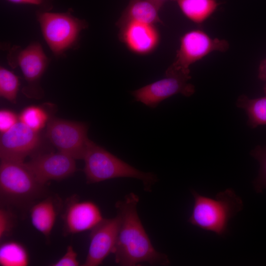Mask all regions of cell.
<instances>
[{"label":"cell","mask_w":266,"mask_h":266,"mask_svg":"<svg viewBox=\"0 0 266 266\" xmlns=\"http://www.w3.org/2000/svg\"><path fill=\"white\" fill-rule=\"evenodd\" d=\"M38 132L18 121L7 131L1 133L0 160L24 162L40 143Z\"/></svg>","instance_id":"8"},{"label":"cell","mask_w":266,"mask_h":266,"mask_svg":"<svg viewBox=\"0 0 266 266\" xmlns=\"http://www.w3.org/2000/svg\"><path fill=\"white\" fill-rule=\"evenodd\" d=\"M18 122V117L13 112L7 109L0 111V132L2 133L13 127Z\"/></svg>","instance_id":"24"},{"label":"cell","mask_w":266,"mask_h":266,"mask_svg":"<svg viewBox=\"0 0 266 266\" xmlns=\"http://www.w3.org/2000/svg\"><path fill=\"white\" fill-rule=\"evenodd\" d=\"M155 4L160 9L168 0H148Z\"/></svg>","instance_id":"28"},{"label":"cell","mask_w":266,"mask_h":266,"mask_svg":"<svg viewBox=\"0 0 266 266\" xmlns=\"http://www.w3.org/2000/svg\"><path fill=\"white\" fill-rule=\"evenodd\" d=\"M8 61L12 66L20 67L29 83L36 82L40 78L48 62L38 43H33L24 49L13 47L8 54Z\"/></svg>","instance_id":"14"},{"label":"cell","mask_w":266,"mask_h":266,"mask_svg":"<svg viewBox=\"0 0 266 266\" xmlns=\"http://www.w3.org/2000/svg\"><path fill=\"white\" fill-rule=\"evenodd\" d=\"M189 80L179 76H166L161 80L132 92L135 100L151 108H155L163 100L174 95L186 97L195 92V86Z\"/></svg>","instance_id":"9"},{"label":"cell","mask_w":266,"mask_h":266,"mask_svg":"<svg viewBox=\"0 0 266 266\" xmlns=\"http://www.w3.org/2000/svg\"><path fill=\"white\" fill-rule=\"evenodd\" d=\"M118 38L131 52L146 55L157 49L161 35L156 25L129 23L119 28Z\"/></svg>","instance_id":"13"},{"label":"cell","mask_w":266,"mask_h":266,"mask_svg":"<svg viewBox=\"0 0 266 266\" xmlns=\"http://www.w3.org/2000/svg\"><path fill=\"white\" fill-rule=\"evenodd\" d=\"M56 199L48 197L34 204L30 209V218L33 227L48 238L54 226L59 210Z\"/></svg>","instance_id":"16"},{"label":"cell","mask_w":266,"mask_h":266,"mask_svg":"<svg viewBox=\"0 0 266 266\" xmlns=\"http://www.w3.org/2000/svg\"><path fill=\"white\" fill-rule=\"evenodd\" d=\"M138 201V197L131 193L116 204L120 225L113 252L115 262L121 266H135L142 263L168 265V257L155 250L141 223L137 211Z\"/></svg>","instance_id":"1"},{"label":"cell","mask_w":266,"mask_h":266,"mask_svg":"<svg viewBox=\"0 0 266 266\" xmlns=\"http://www.w3.org/2000/svg\"><path fill=\"white\" fill-rule=\"evenodd\" d=\"M87 130L84 123L51 118L47 123L46 136L59 152L83 160L89 139Z\"/></svg>","instance_id":"7"},{"label":"cell","mask_w":266,"mask_h":266,"mask_svg":"<svg viewBox=\"0 0 266 266\" xmlns=\"http://www.w3.org/2000/svg\"><path fill=\"white\" fill-rule=\"evenodd\" d=\"M14 225V216L9 210L0 209V240L1 241L11 232Z\"/></svg>","instance_id":"23"},{"label":"cell","mask_w":266,"mask_h":266,"mask_svg":"<svg viewBox=\"0 0 266 266\" xmlns=\"http://www.w3.org/2000/svg\"><path fill=\"white\" fill-rule=\"evenodd\" d=\"M120 225L118 215L103 219L94 227L90 235V244L84 266H97L113 253L117 241Z\"/></svg>","instance_id":"11"},{"label":"cell","mask_w":266,"mask_h":266,"mask_svg":"<svg viewBox=\"0 0 266 266\" xmlns=\"http://www.w3.org/2000/svg\"><path fill=\"white\" fill-rule=\"evenodd\" d=\"M236 105L245 111L248 125L251 128L266 125V96L250 99L243 95L238 98Z\"/></svg>","instance_id":"18"},{"label":"cell","mask_w":266,"mask_h":266,"mask_svg":"<svg viewBox=\"0 0 266 266\" xmlns=\"http://www.w3.org/2000/svg\"><path fill=\"white\" fill-rule=\"evenodd\" d=\"M176 3L183 15L196 24H201L216 10L217 0H170Z\"/></svg>","instance_id":"17"},{"label":"cell","mask_w":266,"mask_h":266,"mask_svg":"<svg viewBox=\"0 0 266 266\" xmlns=\"http://www.w3.org/2000/svg\"><path fill=\"white\" fill-rule=\"evenodd\" d=\"M87 182L92 184L116 178L128 177L141 180L149 192L157 181L156 176L144 172L126 163L89 139L83 159Z\"/></svg>","instance_id":"3"},{"label":"cell","mask_w":266,"mask_h":266,"mask_svg":"<svg viewBox=\"0 0 266 266\" xmlns=\"http://www.w3.org/2000/svg\"><path fill=\"white\" fill-rule=\"evenodd\" d=\"M45 193L40 183L24 162L0 160L1 201L17 206H27Z\"/></svg>","instance_id":"4"},{"label":"cell","mask_w":266,"mask_h":266,"mask_svg":"<svg viewBox=\"0 0 266 266\" xmlns=\"http://www.w3.org/2000/svg\"><path fill=\"white\" fill-rule=\"evenodd\" d=\"M79 265L77 254L71 245L67 247L65 255L52 265L53 266H77Z\"/></svg>","instance_id":"25"},{"label":"cell","mask_w":266,"mask_h":266,"mask_svg":"<svg viewBox=\"0 0 266 266\" xmlns=\"http://www.w3.org/2000/svg\"><path fill=\"white\" fill-rule=\"evenodd\" d=\"M15 3L29 4L33 5H40L44 0H7Z\"/></svg>","instance_id":"26"},{"label":"cell","mask_w":266,"mask_h":266,"mask_svg":"<svg viewBox=\"0 0 266 266\" xmlns=\"http://www.w3.org/2000/svg\"><path fill=\"white\" fill-rule=\"evenodd\" d=\"M103 219L95 203L72 198L67 202L63 215L64 233L71 234L92 230Z\"/></svg>","instance_id":"12"},{"label":"cell","mask_w":266,"mask_h":266,"mask_svg":"<svg viewBox=\"0 0 266 266\" xmlns=\"http://www.w3.org/2000/svg\"><path fill=\"white\" fill-rule=\"evenodd\" d=\"M259 74L260 78L266 81V61L261 65Z\"/></svg>","instance_id":"27"},{"label":"cell","mask_w":266,"mask_h":266,"mask_svg":"<svg viewBox=\"0 0 266 266\" xmlns=\"http://www.w3.org/2000/svg\"><path fill=\"white\" fill-rule=\"evenodd\" d=\"M160 10L148 0H130L116 25L119 28L129 23L163 24L159 15Z\"/></svg>","instance_id":"15"},{"label":"cell","mask_w":266,"mask_h":266,"mask_svg":"<svg viewBox=\"0 0 266 266\" xmlns=\"http://www.w3.org/2000/svg\"><path fill=\"white\" fill-rule=\"evenodd\" d=\"M251 155L259 163L258 175L254 181V187L257 193L266 189V146H258L253 149Z\"/></svg>","instance_id":"22"},{"label":"cell","mask_w":266,"mask_h":266,"mask_svg":"<svg viewBox=\"0 0 266 266\" xmlns=\"http://www.w3.org/2000/svg\"><path fill=\"white\" fill-rule=\"evenodd\" d=\"M20 85L17 76L7 69L0 68V95L12 102H15Z\"/></svg>","instance_id":"20"},{"label":"cell","mask_w":266,"mask_h":266,"mask_svg":"<svg viewBox=\"0 0 266 266\" xmlns=\"http://www.w3.org/2000/svg\"><path fill=\"white\" fill-rule=\"evenodd\" d=\"M29 256L25 247L18 242L6 241L0 247V265L2 266H26Z\"/></svg>","instance_id":"19"},{"label":"cell","mask_w":266,"mask_h":266,"mask_svg":"<svg viewBox=\"0 0 266 266\" xmlns=\"http://www.w3.org/2000/svg\"><path fill=\"white\" fill-rule=\"evenodd\" d=\"M194 204L188 222L204 231L224 236L230 220L242 210L241 198L232 189L218 193L214 198L192 190Z\"/></svg>","instance_id":"2"},{"label":"cell","mask_w":266,"mask_h":266,"mask_svg":"<svg viewBox=\"0 0 266 266\" xmlns=\"http://www.w3.org/2000/svg\"><path fill=\"white\" fill-rule=\"evenodd\" d=\"M37 20L45 40L56 55L75 45L81 32L88 27L85 20L69 13L42 12Z\"/></svg>","instance_id":"6"},{"label":"cell","mask_w":266,"mask_h":266,"mask_svg":"<svg viewBox=\"0 0 266 266\" xmlns=\"http://www.w3.org/2000/svg\"><path fill=\"white\" fill-rule=\"evenodd\" d=\"M75 160L59 151L36 154L26 164L37 180L45 185L49 180H60L72 175L76 170Z\"/></svg>","instance_id":"10"},{"label":"cell","mask_w":266,"mask_h":266,"mask_svg":"<svg viewBox=\"0 0 266 266\" xmlns=\"http://www.w3.org/2000/svg\"><path fill=\"white\" fill-rule=\"evenodd\" d=\"M265 91L266 94V85H265Z\"/></svg>","instance_id":"29"},{"label":"cell","mask_w":266,"mask_h":266,"mask_svg":"<svg viewBox=\"0 0 266 266\" xmlns=\"http://www.w3.org/2000/svg\"><path fill=\"white\" fill-rule=\"evenodd\" d=\"M45 110L37 106H30L24 109L19 117V121L32 130L38 132L48 121Z\"/></svg>","instance_id":"21"},{"label":"cell","mask_w":266,"mask_h":266,"mask_svg":"<svg viewBox=\"0 0 266 266\" xmlns=\"http://www.w3.org/2000/svg\"><path fill=\"white\" fill-rule=\"evenodd\" d=\"M229 43L225 39L212 38L201 29L185 33L180 38L175 58L167 68L166 76H179L190 80V66L214 51L226 52Z\"/></svg>","instance_id":"5"}]
</instances>
